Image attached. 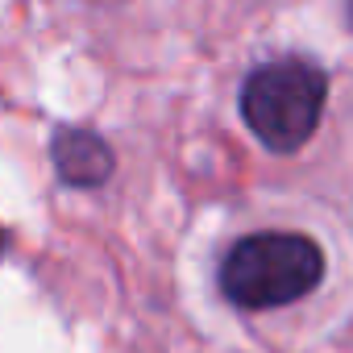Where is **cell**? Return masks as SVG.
Instances as JSON below:
<instances>
[{"mask_svg":"<svg viewBox=\"0 0 353 353\" xmlns=\"http://www.w3.org/2000/svg\"><path fill=\"white\" fill-rule=\"evenodd\" d=\"M324 279V254L303 233H254L225 254L221 291L245 312L287 307Z\"/></svg>","mask_w":353,"mask_h":353,"instance_id":"cell-1","label":"cell"},{"mask_svg":"<svg viewBox=\"0 0 353 353\" xmlns=\"http://www.w3.org/2000/svg\"><path fill=\"white\" fill-rule=\"evenodd\" d=\"M54 170L67 188H100L112 174V145L92 129H59L50 141Z\"/></svg>","mask_w":353,"mask_h":353,"instance_id":"cell-3","label":"cell"},{"mask_svg":"<svg viewBox=\"0 0 353 353\" xmlns=\"http://www.w3.org/2000/svg\"><path fill=\"white\" fill-rule=\"evenodd\" d=\"M5 250H9V233H5V229H0V254H5Z\"/></svg>","mask_w":353,"mask_h":353,"instance_id":"cell-4","label":"cell"},{"mask_svg":"<svg viewBox=\"0 0 353 353\" xmlns=\"http://www.w3.org/2000/svg\"><path fill=\"white\" fill-rule=\"evenodd\" d=\"M349 21H353V0H349Z\"/></svg>","mask_w":353,"mask_h":353,"instance_id":"cell-5","label":"cell"},{"mask_svg":"<svg viewBox=\"0 0 353 353\" xmlns=\"http://www.w3.org/2000/svg\"><path fill=\"white\" fill-rule=\"evenodd\" d=\"M324 100H328V75L316 63L279 59L250 71L241 88V117L266 150L295 154L316 133Z\"/></svg>","mask_w":353,"mask_h":353,"instance_id":"cell-2","label":"cell"}]
</instances>
